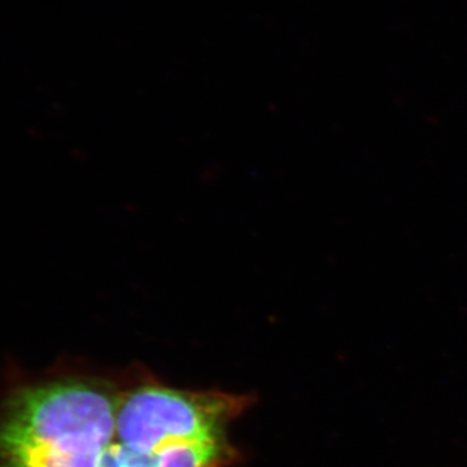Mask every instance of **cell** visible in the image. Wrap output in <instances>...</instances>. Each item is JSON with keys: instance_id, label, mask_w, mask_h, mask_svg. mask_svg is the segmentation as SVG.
Here are the masks:
<instances>
[{"instance_id": "obj_1", "label": "cell", "mask_w": 467, "mask_h": 467, "mask_svg": "<svg viewBox=\"0 0 467 467\" xmlns=\"http://www.w3.org/2000/svg\"><path fill=\"white\" fill-rule=\"evenodd\" d=\"M119 398L81 371L15 374L0 391V467H104Z\"/></svg>"}, {"instance_id": "obj_2", "label": "cell", "mask_w": 467, "mask_h": 467, "mask_svg": "<svg viewBox=\"0 0 467 467\" xmlns=\"http://www.w3.org/2000/svg\"><path fill=\"white\" fill-rule=\"evenodd\" d=\"M247 396L186 391L150 378L119 391L104 467H229L238 451L229 427Z\"/></svg>"}]
</instances>
